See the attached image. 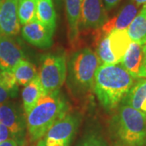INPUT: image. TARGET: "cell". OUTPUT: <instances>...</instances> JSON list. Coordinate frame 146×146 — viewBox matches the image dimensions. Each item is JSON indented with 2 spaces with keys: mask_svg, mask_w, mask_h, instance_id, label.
I'll return each instance as SVG.
<instances>
[{
  "mask_svg": "<svg viewBox=\"0 0 146 146\" xmlns=\"http://www.w3.org/2000/svg\"><path fill=\"white\" fill-rule=\"evenodd\" d=\"M133 84L134 77L120 63L102 64L95 74L94 93L101 106L110 111L123 100Z\"/></svg>",
  "mask_w": 146,
  "mask_h": 146,
  "instance_id": "obj_1",
  "label": "cell"
},
{
  "mask_svg": "<svg viewBox=\"0 0 146 146\" xmlns=\"http://www.w3.org/2000/svg\"><path fill=\"white\" fill-rule=\"evenodd\" d=\"M68 111V102L59 91L43 96L26 115V127L30 140L40 141Z\"/></svg>",
  "mask_w": 146,
  "mask_h": 146,
  "instance_id": "obj_2",
  "label": "cell"
},
{
  "mask_svg": "<svg viewBox=\"0 0 146 146\" xmlns=\"http://www.w3.org/2000/svg\"><path fill=\"white\" fill-rule=\"evenodd\" d=\"M99 66L97 54L89 48L73 54L68 62V86L74 95H86L94 89V77Z\"/></svg>",
  "mask_w": 146,
  "mask_h": 146,
  "instance_id": "obj_3",
  "label": "cell"
},
{
  "mask_svg": "<svg viewBox=\"0 0 146 146\" xmlns=\"http://www.w3.org/2000/svg\"><path fill=\"white\" fill-rule=\"evenodd\" d=\"M112 129L126 146H144L146 138V115L123 104L114 116Z\"/></svg>",
  "mask_w": 146,
  "mask_h": 146,
  "instance_id": "obj_4",
  "label": "cell"
},
{
  "mask_svg": "<svg viewBox=\"0 0 146 146\" xmlns=\"http://www.w3.org/2000/svg\"><path fill=\"white\" fill-rule=\"evenodd\" d=\"M66 57L61 54H47L42 58L38 77L44 96L59 91L67 78Z\"/></svg>",
  "mask_w": 146,
  "mask_h": 146,
  "instance_id": "obj_5",
  "label": "cell"
},
{
  "mask_svg": "<svg viewBox=\"0 0 146 146\" xmlns=\"http://www.w3.org/2000/svg\"><path fill=\"white\" fill-rule=\"evenodd\" d=\"M80 122V115L68 113L47 131L37 146H70Z\"/></svg>",
  "mask_w": 146,
  "mask_h": 146,
  "instance_id": "obj_6",
  "label": "cell"
},
{
  "mask_svg": "<svg viewBox=\"0 0 146 146\" xmlns=\"http://www.w3.org/2000/svg\"><path fill=\"white\" fill-rule=\"evenodd\" d=\"M25 119L20 108L13 102H6L0 104V123L10 130L13 139L23 145V137L26 127Z\"/></svg>",
  "mask_w": 146,
  "mask_h": 146,
  "instance_id": "obj_7",
  "label": "cell"
},
{
  "mask_svg": "<svg viewBox=\"0 0 146 146\" xmlns=\"http://www.w3.org/2000/svg\"><path fill=\"white\" fill-rule=\"evenodd\" d=\"M107 21V14L102 0H82L81 21L84 28L98 30Z\"/></svg>",
  "mask_w": 146,
  "mask_h": 146,
  "instance_id": "obj_8",
  "label": "cell"
},
{
  "mask_svg": "<svg viewBox=\"0 0 146 146\" xmlns=\"http://www.w3.org/2000/svg\"><path fill=\"white\" fill-rule=\"evenodd\" d=\"M25 54L21 46L9 36L0 35V70L12 72L24 60Z\"/></svg>",
  "mask_w": 146,
  "mask_h": 146,
  "instance_id": "obj_9",
  "label": "cell"
},
{
  "mask_svg": "<svg viewBox=\"0 0 146 146\" xmlns=\"http://www.w3.org/2000/svg\"><path fill=\"white\" fill-rule=\"evenodd\" d=\"M19 0H3L0 4V35L15 36L21 29L17 8Z\"/></svg>",
  "mask_w": 146,
  "mask_h": 146,
  "instance_id": "obj_10",
  "label": "cell"
},
{
  "mask_svg": "<svg viewBox=\"0 0 146 146\" xmlns=\"http://www.w3.org/2000/svg\"><path fill=\"white\" fill-rule=\"evenodd\" d=\"M21 35L27 42L41 49H47L53 43L52 33L36 19L23 26Z\"/></svg>",
  "mask_w": 146,
  "mask_h": 146,
  "instance_id": "obj_11",
  "label": "cell"
},
{
  "mask_svg": "<svg viewBox=\"0 0 146 146\" xmlns=\"http://www.w3.org/2000/svg\"><path fill=\"white\" fill-rule=\"evenodd\" d=\"M138 12V7L135 3H128L124 6L119 12L113 18L107 20L100 29L102 33L108 35L114 30L127 29Z\"/></svg>",
  "mask_w": 146,
  "mask_h": 146,
  "instance_id": "obj_12",
  "label": "cell"
},
{
  "mask_svg": "<svg viewBox=\"0 0 146 146\" xmlns=\"http://www.w3.org/2000/svg\"><path fill=\"white\" fill-rule=\"evenodd\" d=\"M68 25V38L71 43L77 42L81 21L82 0H64Z\"/></svg>",
  "mask_w": 146,
  "mask_h": 146,
  "instance_id": "obj_13",
  "label": "cell"
},
{
  "mask_svg": "<svg viewBox=\"0 0 146 146\" xmlns=\"http://www.w3.org/2000/svg\"><path fill=\"white\" fill-rule=\"evenodd\" d=\"M143 60V46L131 42L130 46L120 61L123 67L134 78L138 77Z\"/></svg>",
  "mask_w": 146,
  "mask_h": 146,
  "instance_id": "obj_14",
  "label": "cell"
},
{
  "mask_svg": "<svg viewBox=\"0 0 146 146\" xmlns=\"http://www.w3.org/2000/svg\"><path fill=\"white\" fill-rule=\"evenodd\" d=\"M123 103L146 115V78H141L133 84L123 98Z\"/></svg>",
  "mask_w": 146,
  "mask_h": 146,
  "instance_id": "obj_15",
  "label": "cell"
},
{
  "mask_svg": "<svg viewBox=\"0 0 146 146\" xmlns=\"http://www.w3.org/2000/svg\"><path fill=\"white\" fill-rule=\"evenodd\" d=\"M110 48L117 62L120 63L122 58L130 46L131 40L127 29L114 30L108 34Z\"/></svg>",
  "mask_w": 146,
  "mask_h": 146,
  "instance_id": "obj_16",
  "label": "cell"
},
{
  "mask_svg": "<svg viewBox=\"0 0 146 146\" xmlns=\"http://www.w3.org/2000/svg\"><path fill=\"white\" fill-rule=\"evenodd\" d=\"M36 20L54 34L57 16L53 0H36Z\"/></svg>",
  "mask_w": 146,
  "mask_h": 146,
  "instance_id": "obj_17",
  "label": "cell"
},
{
  "mask_svg": "<svg viewBox=\"0 0 146 146\" xmlns=\"http://www.w3.org/2000/svg\"><path fill=\"white\" fill-rule=\"evenodd\" d=\"M44 96V92L40 79L38 76L31 82L26 84L22 90V101L23 107L25 114H28L31 110L38 101Z\"/></svg>",
  "mask_w": 146,
  "mask_h": 146,
  "instance_id": "obj_18",
  "label": "cell"
},
{
  "mask_svg": "<svg viewBox=\"0 0 146 146\" xmlns=\"http://www.w3.org/2000/svg\"><path fill=\"white\" fill-rule=\"evenodd\" d=\"M127 33L131 42L141 46L146 43V4L143 6L127 28Z\"/></svg>",
  "mask_w": 146,
  "mask_h": 146,
  "instance_id": "obj_19",
  "label": "cell"
},
{
  "mask_svg": "<svg viewBox=\"0 0 146 146\" xmlns=\"http://www.w3.org/2000/svg\"><path fill=\"white\" fill-rule=\"evenodd\" d=\"M95 37V54L99 59L100 64H115L118 63L116 58L110 48L108 35L102 33L99 29L97 30Z\"/></svg>",
  "mask_w": 146,
  "mask_h": 146,
  "instance_id": "obj_20",
  "label": "cell"
},
{
  "mask_svg": "<svg viewBox=\"0 0 146 146\" xmlns=\"http://www.w3.org/2000/svg\"><path fill=\"white\" fill-rule=\"evenodd\" d=\"M18 85L25 86L38 76L36 67L27 60H21L12 71Z\"/></svg>",
  "mask_w": 146,
  "mask_h": 146,
  "instance_id": "obj_21",
  "label": "cell"
},
{
  "mask_svg": "<svg viewBox=\"0 0 146 146\" xmlns=\"http://www.w3.org/2000/svg\"><path fill=\"white\" fill-rule=\"evenodd\" d=\"M21 25H26L36 19V0H19L17 8Z\"/></svg>",
  "mask_w": 146,
  "mask_h": 146,
  "instance_id": "obj_22",
  "label": "cell"
},
{
  "mask_svg": "<svg viewBox=\"0 0 146 146\" xmlns=\"http://www.w3.org/2000/svg\"><path fill=\"white\" fill-rule=\"evenodd\" d=\"M76 146H108V144L101 134L91 131L84 136Z\"/></svg>",
  "mask_w": 146,
  "mask_h": 146,
  "instance_id": "obj_23",
  "label": "cell"
},
{
  "mask_svg": "<svg viewBox=\"0 0 146 146\" xmlns=\"http://www.w3.org/2000/svg\"><path fill=\"white\" fill-rule=\"evenodd\" d=\"M17 94L11 91L4 82L0 72V104L6 102L9 98H15Z\"/></svg>",
  "mask_w": 146,
  "mask_h": 146,
  "instance_id": "obj_24",
  "label": "cell"
},
{
  "mask_svg": "<svg viewBox=\"0 0 146 146\" xmlns=\"http://www.w3.org/2000/svg\"><path fill=\"white\" fill-rule=\"evenodd\" d=\"M137 78H146V43L143 46V60Z\"/></svg>",
  "mask_w": 146,
  "mask_h": 146,
  "instance_id": "obj_25",
  "label": "cell"
},
{
  "mask_svg": "<svg viewBox=\"0 0 146 146\" xmlns=\"http://www.w3.org/2000/svg\"><path fill=\"white\" fill-rule=\"evenodd\" d=\"M11 136L12 135L11 133L10 130L5 125L0 123V143L10 139Z\"/></svg>",
  "mask_w": 146,
  "mask_h": 146,
  "instance_id": "obj_26",
  "label": "cell"
},
{
  "mask_svg": "<svg viewBox=\"0 0 146 146\" xmlns=\"http://www.w3.org/2000/svg\"><path fill=\"white\" fill-rule=\"evenodd\" d=\"M104 1V7L106 11H110L115 7L119 4L121 0H103Z\"/></svg>",
  "mask_w": 146,
  "mask_h": 146,
  "instance_id": "obj_27",
  "label": "cell"
},
{
  "mask_svg": "<svg viewBox=\"0 0 146 146\" xmlns=\"http://www.w3.org/2000/svg\"><path fill=\"white\" fill-rule=\"evenodd\" d=\"M22 145L20 141H18L16 139H13V138H11L8 139L7 141H3V142H1L0 143V146H21Z\"/></svg>",
  "mask_w": 146,
  "mask_h": 146,
  "instance_id": "obj_28",
  "label": "cell"
},
{
  "mask_svg": "<svg viewBox=\"0 0 146 146\" xmlns=\"http://www.w3.org/2000/svg\"><path fill=\"white\" fill-rule=\"evenodd\" d=\"M137 6L142 5V4H146V0H132Z\"/></svg>",
  "mask_w": 146,
  "mask_h": 146,
  "instance_id": "obj_29",
  "label": "cell"
},
{
  "mask_svg": "<svg viewBox=\"0 0 146 146\" xmlns=\"http://www.w3.org/2000/svg\"><path fill=\"white\" fill-rule=\"evenodd\" d=\"M2 1H3V0H0V4H1V3H2Z\"/></svg>",
  "mask_w": 146,
  "mask_h": 146,
  "instance_id": "obj_30",
  "label": "cell"
},
{
  "mask_svg": "<svg viewBox=\"0 0 146 146\" xmlns=\"http://www.w3.org/2000/svg\"><path fill=\"white\" fill-rule=\"evenodd\" d=\"M145 143H146V138H145Z\"/></svg>",
  "mask_w": 146,
  "mask_h": 146,
  "instance_id": "obj_31",
  "label": "cell"
}]
</instances>
